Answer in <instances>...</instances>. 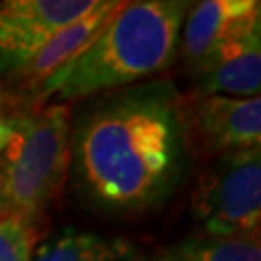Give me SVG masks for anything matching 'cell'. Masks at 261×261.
Masks as SVG:
<instances>
[{"label":"cell","instance_id":"1","mask_svg":"<svg viewBox=\"0 0 261 261\" xmlns=\"http://www.w3.org/2000/svg\"><path fill=\"white\" fill-rule=\"evenodd\" d=\"M184 99L151 77L95 95L70 126V168L93 205L136 215L161 207L192 165Z\"/></svg>","mask_w":261,"mask_h":261},{"label":"cell","instance_id":"2","mask_svg":"<svg viewBox=\"0 0 261 261\" xmlns=\"http://www.w3.org/2000/svg\"><path fill=\"white\" fill-rule=\"evenodd\" d=\"M190 2L140 0L122 2L93 43L66 70L41 87L35 107L48 99H91L151 80L167 70L180 50V35Z\"/></svg>","mask_w":261,"mask_h":261},{"label":"cell","instance_id":"3","mask_svg":"<svg viewBox=\"0 0 261 261\" xmlns=\"http://www.w3.org/2000/svg\"><path fill=\"white\" fill-rule=\"evenodd\" d=\"M0 153V219L35 226L66 182L70 168V111L47 103L19 112Z\"/></svg>","mask_w":261,"mask_h":261},{"label":"cell","instance_id":"4","mask_svg":"<svg viewBox=\"0 0 261 261\" xmlns=\"http://www.w3.org/2000/svg\"><path fill=\"white\" fill-rule=\"evenodd\" d=\"M201 232L255 236L261 224V149L215 157L201 172L190 199Z\"/></svg>","mask_w":261,"mask_h":261},{"label":"cell","instance_id":"5","mask_svg":"<svg viewBox=\"0 0 261 261\" xmlns=\"http://www.w3.org/2000/svg\"><path fill=\"white\" fill-rule=\"evenodd\" d=\"M101 0H6L0 2V77H8L47 41Z\"/></svg>","mask_w":261,"mask_h":261},{"label":"cell","instance_id":"6","mask_svg":"<svg viewBox=\"0 0 261 261\" xmlns=\"http://www.w3.org/2000/svg\"><path fill=\"white\" fill-rule=\"evenodd\" d=\"M190 143L203 155H226L261 145V99L223 95L184 101Z\"/></svg>","mask_w":261,"mask_h":261},{"label":"cell","instance_id":"7","mask_svg":"<svg viewBox=\"0 0 261 261\" xmlns=\"http://www.w3.org/2000/svg\"><path fill=\"white\" fill-rule=\"evenodd\" d=\"M197 97L223 95L236 99L259 97L261 16L248 21L194 70Z\"/></svg>","mask_w":261,"mask_h":261},{"label":"cell","instance_id":"8","mask_svg":"<svg viewBox=\"0 0 261 261\" xmlns=\"http://www.w3.org/2000/svg\"><path fill=\"white\" fill-rule=\"evenodd\" d=\"M120 4L122 2L101 0L97 8L85 14L84 18L75 19L68 28L60 29L19 70L6 77L16 85L18 91H23L33 99L29 109L35 107V97L41 91V87L62 70H66L93 43L97 35L105 29V25L112 19V16L118 12Z\"/></svg>","mask_w":261,"mask_h":261},{"label":"cell","instance_id":"9","mask_svg":"<svg viewBox=\"0 0 261 261\" xmlns=\"http://www.w3.org/2000/svg\"><path fill=\"white\" fill-rule=\"evenodd\" d=\"M259 16L257 0H205L192 4L182 25L178 55L194 70L238 29Z\"/></svg>","mask_w":261,"mask_h":261},{"label":"cell","instance_id":"10","mask_svg":"<svg viewBox=\"0 0 261 261\" xmlns=\"http://www.w3.org/2000/svg\"><path fill=\"white\" fill-rule=\"evenodd\" d=\"M33 261H140V250L122 236L64 226L41 242Z\"/></svg>","mask_w":261,"mask_h":261},{"label":"cell","instance_id":"11","mask_svg":"<svg viewBox=\"0 0 261 261\" xmlns=\"http://www.w3.org/2000/svg\"><path fill=\"white\" fill-rule=\"evenodd\" d=\"M141 261H261L259 234L211 236L199 232L159 248Z\"/></svg>","mask_w":261,"mask_h":261},{"label":"cell","instance_id":"12","mask_svg":"<svg viewBox=\"0 0 261 261\" xmlns=\"http://www.w3.org/2000/svg\"><path fill=\"white\" fill-rule=\"evenodd\" d=\"M35 226L14 217L0 219V261H33Z\"/></svg>","mask_w":261,"mask_h":261},{"label":"cell","instance_id":"13","mask_svg":"<svg viewBox=\"0 0 261 261\" xmlns=\"http://www.w3.org/2000/svg\"><path fill=\"white\" fill-rule=\"evenodd\" d=\"M14 130V118L12 116H0V153L6 147L10 136Z\"/></svg>","mask_w":261,"mask_h":261},{"label":"cell","instance_id":"14","mask_svg":"<svg viewBox=\"0 0 261 261\" xmlns=\"http://www.w3.org/2000/svg\"><path fill=\"white\" fill-rule=\"evenodd\" d=\"M2 105H4V93H2V89H0V116H4V114H2Z\"/></svg>","mask_w":261,"mask_h":261}]
</instances>
